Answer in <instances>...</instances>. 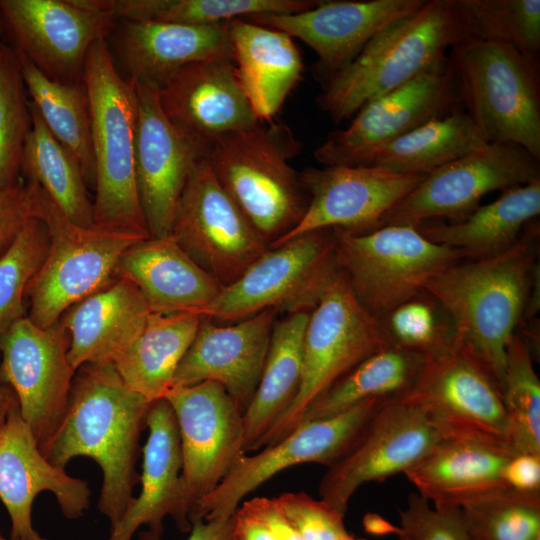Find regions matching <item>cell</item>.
Returning <instances> with one entry per match:
<instances>
[{"mask_svg": "<svg viewBox=\"0 0 540 540\" xmlns=\"http://www.w3.org/2000/svg\"><path fill=\"white\" fill-rule=\"evenodd\" d=\"M339 270L334 229L312 230L270 246L200 316L233 323L268 309L311 312Z\"/></svg>", "mask_w": 540, "mask_h": 540, "instance_id": "9c48e42d", "label": "cell"}, {"mask_svg": "<svg viewBox=\"0 0 540 540\" xmlns=\"http://www.w3.org/2000/svg\"><path fill=\"white\" fill-rule=\"evenodd\" d=\"M334 232L339 269L377 319L421 293L431 276L466 260L461 250L434 243L411 225H386L361 234Z\"/></svg>", "mask_w": 540, "mask_h": 540, "instance_id": "8fae6325", "label": "cell"}, {"mask_svg": "<svg viewBox=\"0 0 540 540\" xmlns=\"http://www.w3.org/2000/svg\"><path fill=\"white\" fill-rule=\"evenodd\" d=\"M535 540H540V537H539V538H537V539H535Z\"/></svg>", "mask_w": 540, "mask_h": 540, "instance_id": "91938a15", "label": "cell"}, {"mask_svg": "<svg viewBox=\"0 0 540 540\" xmlns=\"http://www.w3.org/2000/svg\"><path fill=\"white\" fill-rule=\"evenodd\" d=\"M390 344L379 319L362 306L339 270L309 314L298 392L255 450L285 437L317 398L363 360Z\"/></svg>", "mask_w": 540, "mask_h": 540, "instance_id": "ba28073f", "label": "cell"}, {"mask_svg": "<svg viewBox=\"0 0 540 540\" xmlns=\"http://www.w3.org/2000/svg\"><path fill=\"white\" fill-rule=\"evenodd\" d=\"M239 508L266 524L280 540H303L287 520L276 498L255 497Z\"/></svg>", "mask_w": 540, "mask_h": 540, "instance_id": "681fc988", "label": "cell"}, {"mask_svg": "<svg viewBox=\"0 0 540 540\" xmlns=\"http://www.w3.org/2000/svg\"><path fill=\"white\" fill-rule=\"evenodd\" d=\"M339 540H365L363 538H356L355 536L351 535L350 533Z\"/></svg>", "mask_w": 540, "mask_h": 540, "instance_id": "11a10c76", "label": "cell"}, {"mask_svg": "<svg viewBox=\"0 0 540 540\" xmlns=\"http://www.w3.org/2000/svg\"><path fill=\"white\" fill-rule=\"evenodd\" d=\"M34 217H37L35 183L21 178L11 185L0 184V257Z\"/></svg>", "mask_w": 540, "mask_h": 540, "instance_id": "c3c4849f", "label": "cell"}, {"mask_svg": "<svg viewBox=\"0 0 540 540\" xmlns=\"http://www.w3.org/2000/svg\"><path fill=\"white\" fill-rule=\"evenodd\" d=\"M69 345L60 322L41 328L27 316L0 338V380L16 395L42 453L67 411L76 372L68 360Z\"/></svg>", "mask_w": 540, "mask_h": 540, "instance_id": "e0dca14e", "label": "cell"}, {"mask_svg": "<svg viewBox=\"0 0 540 540\" xmlns=\"http://www.w3.org/2000/svg\"><path fill=\"white\" fill-rule=\"evenodd\" d=\"M486 144L470 116L457 109L385 145L369 166L398 174L428 175Z\"/></svg>", "mask_w": 540, "mask_h": 540, "instance_id": "e575fe53", "label": "cell"}, {"mask_svg": "<svg viewBox=\"0 0 540 540\" xmlns=\"http://www.w3.org/2000/svg\"><path fill=\"white\" fill-rule=\"evenodd\" d=\"M320 0H109V12L122 21H162L210 25L257 14H291Z\"/></svg>", "mask_w": 540, "mask_h": 540, "instance_id": "f35d334b", "label": "cell"}, {"mask_svg": "<svg viewBox=\"0 0 540 540\" xmlns=\"http://www.w3.org/2000/svg\"><path fill=\"white\" fill-rule=\"evenodd\" d=\"M540 214V181L503 190L493 202L479 206L451 224L421 223L415 227L430 241L461 250L466 260L486 258L510 248L525 225Z\"/></svg>", "mask_w": 540, "mask_h": 540, "instance_id": "1f68e13d", "label": "cell"}, {"mask_svg": "<svg viewBox=\"0 0 540 540\" xmlns=\"http://www.w3.org/2000/svg\"><path fill=\"white\" fill-rule=\"evenodd\" d=\"M2 36H3V30H2L1 20H0V41L2 40L1 39Z\"/></svg>", "mask_w": 540, "mask_h": 540, "instance_id": "9f6ffc18", "label": "cell"}, {"mask_svg": "<svg viewBox=\"0 0 540 540\" xmlns=\"http://www.w3.org/2000/svg\"><path fill=\"white\" fill-rule=\"evenodd\" d=\"M22 77L21 58L0 41V184L21 179V157L32 119Z\"/></svg>", "mask_w": 540, "mask_h": 540, "instance_id": "60d3db41", "label": "cell"}, {"mask_svg": "<svg viewBox=\"0 0 540 540\" xmlns=\"http://www.w3.org/2000/svg\"><path fill=\"white\" fill-rule=\"evenodd\" d=\"M390 399L370 398L333 416L303 422L260 453L244 455L221 483L197 503L191 524L196 519L231 517L246 495L284 469L305 463L331 466L349 451Z\"/></svg>", "mask_w": 540, "mask_h": 540, "instance_id": "4fadbf2b", "label": "cell"}, {"mask_svg": "<svg viewBox=\"0 0 540 540\" xmlns=\"http://www.w3.org/2000/svg\"><path fill=\"white\" fill-rule=\"evenodd\" d=\"M310 312L275 321L262 375L243 415L244 450L252 451L293 402L301 382L303 340Z\"/></svg>", "mask_w": 540, "mask_h": 540, "instance_id": "836d02e7", "label": "cell"}, {"mask_svg": "<svg viewBox=\"0 0 540 540\" xmlns=\"http://www.w3.org/2000/svg\"><path fill=\"white\" fill-rule=\"evenodd\" d=\"M150 313L142 293L123 277L78 302L59 320L70 337V365L77 370L86 363H113L138 337Z\"/></svg>", "mask_w": 540, "mask_h": 540, "instance_id": "83f0119b", "label": "cell"}, {"mask_svg": "<svg viewBox=\"0 0 540 540\" xmlns=\"http://www.w3.org/2000/svg\"><path fill=\"white\" fill-rule=\"evenodd\" d=\"M151 403L126 386L112 363L83 364L75 372L64 419L43 453L64 469L79 456L99 465L98 509L111 529L134 498L139 439Z\"/></svg>", "mask_w": 540, "mask_h": 540, "instance_id": "7a4b0ae2", "label": "cell"}, {"mask_svg": "<svg viewBox=\"0 0 540 540\" xmlns=\"http://www.w3.org/2000/svg\"><path fill=\"white\" fill-rule=\"evenodd\" d=\"M3 34L18 54L48 78L82 82L92 44L106 39L115 19L78 0H0Z\"/></svg>", "mask_w": 540, "mask_h": 540, "instance_id": "ac0fdd59", "label": "cell"}, {"mask_svg": "<svg viewBox=\"0 0 540 540\" xmlns=\"http://www.w3.org/2000/svg\"><path fill=\"white\" fill-rule=\"evenodd\" d=\"M471 536L479 540L540 537V492L506 488L461 508Z\"/></svg>", "mask_w": 540, "mask_h": 540, "instance_id": "b9f144b4", "label": "cell"}, {"mask_svg": "<svg viewBox=\"0 0 540 540\" xmlns=\"http://www.w3.org/2000/svg\"><path fill=\"white\" fill-rule=\"evenodd\" d=\"M477 40L539 58L540 0H461Z\"/></svg>", "mask_w": 540, "mask_h": 540, "instance_id": "ee69618b", "label": "cell"}, {"mask_svg": "<svg viewBox=\"0 0 540 540\" xmlns=\"http://www.w3.org/2000/svg\"><path fill=\"white\" fill-rule=\"evenodd\" d=\"M233 530L234 514L225 519H196L192 522L190 535L186 540H233ZM139 540H161V536L146 530L139 532Z\"/></svg>", "mask_w": 540, "mask_h": 540, "instance_id": "816d5d0a", "label": "cell"}, {"mask_svg": "<svg viewBox=\"0 0 540 540\" xmlns=\"http://www.w3.org/2000/svg\"><path fill=\"white\" fill-rule=\"evenodd\" d=\"M0 540H11L10 538L9 539H6L2 536V534L0 533Z\"/></svg>", "mask_w": 540, "mask_h": 540, "instance_id": "6f0895ef", "label": "cell"}, {"mask_svg": "<svg viewBox=\"0 0 540 540\" xmlns=\"http://www.w3.org/2000/svg\"><path fill=\"white\" fill-rule=\"evenodd\" d=\"M174 412L181 446L179 515L181 532L191 514L245 455L243 413L219 383L204 381L171 389L164 397Z\"/></svg>", "mask_w": 540, "mask_h": 540, "instance_id": "7c38bea8", "label": "cell"}, {"mask_svg": "<svg viewBox=\"0 0 540 540\" xmlns=\"http://www.w3.org/2000/svg\"><path fill=\"white\" fill-rule=\"evenodd\" d=\"M441 440L419 407L403 396L392 398L349 451L327 467L318 486L320 499L345 514L363 484L404 473Z\"/></svg>", "mask_w": 540, "mask_h": 540, "instance_id": "d6986e66", "label": "cell"}, {"mask_svg": "<svg viewBox=\"0 0 540 540\" xmlns=\"http://www.w3.org/2000/svg\"><path fill=\"white\" fill-rule=\"evenodd\" d=\"M171 236L223 287L269 248L219 184L207 157L196 163L187 180Z\"/></svg>", "mask_w": 540, "mask_h": 540, "instance_id": "2e32d148", "label": "cell"}, {"mask_svg": "<svg viewBox=\"0 0 540 540\" xmlns=\"http://www.w3.org/2000/svg\"><path fill=\"white\" fill-rule=\"evenodd\" d=\"M502 397L516 451L540 455V381L532 349L518 331L507 345Z\"/></svg>", "mask_w": 540, "mask_h": 540, "instance_id": "ab89813d", "label": "cell"}, {"mask_svg": "<svg viewBox=\"0 0 540 540\" xmlns=\"http://www.w3.org/2000/svg\"><path fill=\"white\" fill-rule=\"evenodd\" d=\"M133 82L137 96L135 165L139 198L149 236L167 237L187 180L196 163L207 155L168 119L158 88Z\"/></svg>", "mask_w": 540, "mask_h": 540, "instance_id": "ffe728a7", "label": "cell"}, {"mask_svg": "<svg viewBox=\"0 0 540 540\" xmlns=\"http://www.w3.org/2000/svg\"><path fill=\"white\" fill-rule=\"evenodd\" d=\"M363 524L365 530L372 535L385 536L395 534L397 531V526L376 513L366 514Z\"/></svg>", "mask_w": 540, "mask_h": 540, "instance_id": "f5cc1de1", "label": "cell"}, {"mask_svg": "<svg viewBox=\"0 0 540 540\" xmlns=\"http://www.w3.org/2000/svg\"><path fill=\"white\" fill-rule=\"evenodd\" d=\"M201 320L195 313L151 312L138 337L112 363L126 386L149 402L164 398Z\"/></svg>", "mask_w": 540, "mask_h": 540, "instance_id": "d6a6232c", "label": "cell"}, {"mask_svg": "<svg viewBox=\"0 0 540 540\" xmlns=\"http://www.w3.org/2000/svg\"><path fill=\"white\" fill-rule=\"evenodd\" d=\"M159 100L168 119L206 155L221 137L259 121L240 85L232 57L183 67L159 89Z\"/></svg>", "mask_w": 540, "mask_h": 540, "instance_id": "d4e9b609", "label": "cell"}, {"mask_svg": "<svg viewBox=\"0 0 540 540\" xmlns=\"http://www.w3.org/2000/svg\"><path fill=\"white\" fill-rule=\"evenodd\" d=\"M48 249L47 227L39 217H34L0 257V338L27 316V287L41 268Z\"/></svg>", "mask_w": 540, "mask_h": 540, "instance_id": "7bdbcfd3", "label": "cell"}, {"mask_svg": "<svg viewBox=\"0 0 540 540\" xmlns=\"http://www.w3.org/2000/svg\"><path fill=\"white\" fill-rule=\"evenodd\" d=\"M277 316L268 309L224 325L202 317L175 372L173 388L217 382L244 415L257 390Z\"/></svg>", "mask_w": 540, "mask_h": 540, "instance_id": "cb8c5ba5", "label": "cell"}, {"mask_svg": "<svg viewBox=\"0 0 540 540\" xmlns=\"http://www.w3.org/2000/svg\"><path fill=\"white\" fill-rule=\"evenodd\" d=\"M472 540H479V539H477V538H475V537L472 536Z\"/></svg>", "mask_w": 540, "mask_h": 540, "instance_id": "680465c9", "label": "cell"}, {"mask_svg": "<svg viewBox=\"0 0 540 540\" xmlns=\"http://www.w3.org/2000/svg\"><path fill=\"white\" fill-rule=\"evenodd\" d=\"M230 21L189 25L122 21L117 51L128 78L162 88L183 67L215 57H232Z\"/></svg>", "mask_w": 540, "mask_h": 540, "instance_id": "484cf974", "label": "cell"}, {"mask_svg": "<svg viewBox=\"0 0 540 540\" xmlns=\"http://www.w3.org/2000/svg\"><path fill=\"white\" fill-rule=\"evenodd\" d=\"M402 396L419 407L442 440L518 454L501 391L455 340L424 356L412 387Z\"/></svg>", "mask_w": 540, "mask_h": 540, "instance_id": "30bf717a", "label": "cell"}, {"mask_svg": "<svg viewBox=\"0 0 540 540\" xmlns=\"http://www.w3.org/2000/svg\"><path fill=\"white\" fill-rule=\"evenodd\" d=\"M448 56L461 107L487 143H514L540 160L539 58L480 40L461 43Z\"/></svg>", "mask_w": 540, "mask_h": 540, "instance_id": "8992f818", "label": "cell"}, {"mask_svg": "<svg viewBox=\"0 0 540 540\" xmlns=\"http://www.w3.org/2000/svg\"><path fill=\"white\" fill-rule=\"evenodd\" d=\"M229 36L240 85L258 120L271 121L301 79V54L287 33L244 18Z\"/></svg>", "mask_w": 540, "mask_h": 540, "instance_id": "4dcf8cb0", "label": "cell"}, {"mask_svg": "<svg viewBox=\"0 0 540 540\" xmlns=\"http://www.w3.org/2000/svg\"><path fill=\"white\" fill-rule=\"evenodd\" d=\"M20 58L30 101L50 133L75 158L87 185L94 187L91 115L83 81L62 83L52 80L25 58Z\"/></svg>", "mask_w": 540, "mask_h": 540, "instance_id": "8d00e7d4", "label": "cell"}, {"mask_svg": "<svg viewBox=\"0 0 540 540\" xmlns=\"http://www.w3.org/2000/svg\"><path fill=\"white\" fill-rule=\"evenodd\" d=\"M399 517V540H472L461 509H436L417 492L408 495Z\"/></svg>", "mask_w": 540, "mask_h": 540, "instance_id": "bcb514c9", "label": "cell"}, {"mask_svg": "<svg viewBox=\"0 0 540 540\" xmlns=\"http://www.w3.org/2000/svg\"><path fill=\"white\" fill-rule=\"evenodd\" d=\"M43 491L54 494L70 520L83 516L90 505L87 482L47 460L17 400L0 430V499L10 517L11 540H48L34 529L31 517L33 501Z\"/></svg>", "mask_w": 540, "mask_h": 540, "instance_id": "7402d4cb", "label": "cell"}, {"mask_svg": "<svg viewBox=\"0 0 540 540\" xmlns=\"http://www.w3.org/2000/svg\"><path fill=\"white\" fill-rule=\"evenodd\" d=\"M506 485L521 492H540V455H513L503 470Z\"/></svg>", "mask_w": 540, "mask_h": 540, "instance_id": "f907efd6", "label": "cell"}, {"mask_svg": "<svg viewBox=\"0 0 540 540\" xmlns=\"http://www.w3.org/2000/svg\"><path fill=\"white\" fill-rule=\"evenodd\" d=\"M282 512L303 540H339L348 535L343 513L305 492L276 497Z\"/></svg>", "mask_w": 540, "mask_h": 540, "instance_id": "7dc6e473", "label": "cell"}, {"mask_svg": "<svg viewBox=\"0 0 540 540\" xmlns=\"http://www.w3.org/2000/svg\"><path fill=\"white\" fill-rule=\"evenodd\" d=\"M536 181L540 160L514 143H488L428 174L384 215L378 228L416 226L440 217L459 222L479 207L485 194Z\"/></svg>", "mask_w": 540, "mask_h": 540, "instance_id": "9a60e30c", "label": "cell"}, {"mask_svg": "<svg viewBox=\"0 0 540 540\" xmlns=\"http://www.w3.org/2000/svg\"><path fill=\"white\" fill-rule=\"evenodd\" d=\"M143 447L141 491L134 497L121 520L111 529L108 540H131L141 526L161 536L166 516L178 520L182 456L178 426L171 405L165 399L150 405Z\"/></svg>", "mask_w": 540, "mask_h": 540, "instance_id": "f1b7e54d", "label": "cell"}, {"mask_svg": "<svg viewBox=\"0 0 540 540\" xmlns=\"http://www.w3.org/2000/svg\"><path fill=\"white\" fill-rule=\"evenodd\" d=\"M95 165L94 225L150 237L136 179L137 96L116 68L107 39L90 47L83 69Z\"/></svg>", "mask_w": 540, "mask_h": 540, "instance_id": "5b68a950", "label": "cell"}, {"mask_svg": "<svg viewBox=\"0 0 540 540\" xmlns=\"http://www.w3.org/2000/svg\"><path fill=\"white\" fill-rule=\"evenodd\" d=\"M513 455L478 443L441 440L404 475L434 508L461 509L509 488L503 470Z\"/></svg>", "mask_w": 540, "mask_h": 540, "instance_id": "f546056e", "label": "cell"}, {"mask_svg": "<svg viewBox=\"0 0 540 540\" xmlns=\"http://www.w3.org/2000/svg\"><path fill=\"white\" fill-rule=\"evenodd\" d=\"M301 147L287 125L258 121L221 137L207 153L217 181L268 246L292 231L308 208L301 172L289 163Z\"/></svg>", "mask_w": 540, "mask_h": 540, "instance_id": "277c9868", "label": "cell"}, {"mask_svg": "<svg viewBox=\"0 0 540 540\" xmlns=\"http://www.w3.org/2000/svg\"><path fill=\"white\" fill-rule=\"evenodd\" d=\"M118 277L130 280L152 313H201L224 288L170 235L146 238L121 256Z\"/></svg>", "mask_w": 540, "mask_h": 540, "instance_id": "4316f807", "label": "cell"}, {"mask_svg": "<svg viewBox=\"0 0 540 540\" xmlns=\"http://www.w3.org/2000/svg\"><path fill=\"white\" fill-rule=\"evenodd\" d=\"M379 321L391 344L422 356L430 355L454 340L453 325L447 312L424 291L398 305Z\"/></svg>", "mask_w": 540, "mask_h": 540, "instance_id": "f6af8a7d", "label": "cell"}, {"mask_svg": "<svg viewBox=\"0 0 540 540\" xmlns=\"http://www.w3.org/2000/svg\"><path fill=\"white\" fill-rule=\"evenodd\" d=\"M462 109L458 79L449 56L437 66L362 106L349 126L316 148L325 166H369L385 145L431 119Z\"/></svg>", "mask_w": 540, "mask_h": 540, "instance_id": "5bb4252c", "label": "cell"}, {"mask_svg": "<svg viewBox=\"0 0 540 540\" xmlns=\"http://www.w3.org/2000/svg\"><path fill=\"white\" fill-rule=\"evenodd\" d=\"M36 197L37 217L47 227L49 249L27 287V317L38 327L48 328L69 308L119 278L117 268L123 253L149 237L80 226L67 218L37 184Z\"/></svg>", "mask_w": 540, "mask_h": 540, "instance_id": "52a82bcc", "label": "cell"}, {"mask_svg": "<svg viewBox=\"0 0 540 540\" xmlns=\"http://www.w3.org/2000/svg\"><path fill=\"white\" fill-rule=\"evenodd\" d=\"M426 176L398 174L375 166L306 168L301 177L310 197L308 208L297 226L270 246L316 229L354 234L375 230L384 215Z\"/></svg>", "mask_w": 540, "mask_h": 540, "instance_id": "44dd1931", "label": "cell"}, {"mask_svg": "<svg viewBox=\"0 0 540 540\" xmlns=\"http://www.w3.org/2000/svg\"><path fill=\"white\" fill-rule=\"evenodd\" d=\"M17 401L12 389L0 380V430L6 423L8 414Z\"/></svg>", "mask_w": 540, "mask_h": 540, "instance_id": "db71d44e", "label": "cell"}, {"mask_svg": "<svg viewBox=\"0 0 540 540\" xmlns=\"http://www.w3.org/2000/svg\"><path fill=\"white\" fill-rule=\"evenodd\" d=\"M425 0L319 1L306 11L257 14L244 19L283 31L317 55L323 82L349 65L384 27L412 13Z\"/></svg>", "mask_w": 540, "mask_h": 540, "instance_id": "603a6c76", "label": "cell"}, {"mask_svg": "<svg viewBox=\"0 0 540 540\" xmlns=\"http://www.w3.org/2000/svg\"><path fill=\"white\" fill-rule=\"evenodd\" d=\"M540 223L496 255L464 260L428 278L422 290L447 312L454 340L474 358L502 393L507 345L520 329L539 275Z\"/></svg>", "mask_w": 540, "mask_h": 540, "instance_id": "6da1fadb", "label": "cell"}, {"mask_svg": "<svg viewBox=\"0 0 540 540\" xmlns=\"http://www.w3.org/2000/svg\"><path fill=\"white\" fill-rule=\"evenodd\" d=\"M477 40L461 0L424 4L379 31L344 69L323 82L317 98L335 122L442 63L455 46Z\"/></svg>", "mask_w": 540, "mask_h": 540, "instance_id": "3957f363", "label": "cell"}, {"mask_svg": "<svg viewBox=\"0 0 540 540\" xmlns=\"http://www.w3.org/2000/svg\"><path fill=\"white\" fill-rule=\"evenodd\" d=\"M32 125L21 157V178L36 183L72 222L92 227L93 202L81 168L50 133L32 102Z\"/></svg>", "mask_w": 540, "mask_h": 540, "instance_id": "d590c367", "label": "cell"}, {"mask_svg": "<svg viewBox=\"0 0 540 540\" xmlns=\"http://www.w3.org/2000/svg\"><path fill=\"white\" fill-rule=\"evenodd\" d=\"M423 359L424 356L393 344L382 348L317 398L299 424L333 416L370 398L404 395L412 387Z\"/></svg>", "mask_w": 540, "mask_h": 540, "instance_id": "74e56055", "label": "cell"}]
</instances>
